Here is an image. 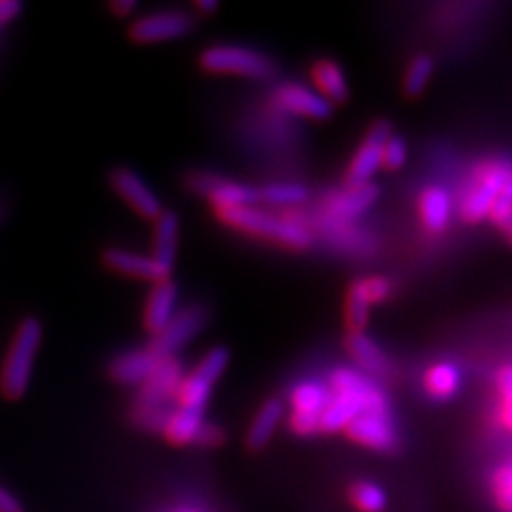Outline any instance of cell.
<instances>
[{
    "label": "cell",
    "instance_id": "74e56055",
    "mask_svg": "<svg viewBox=\"0 0 512 512\" xmlns=\"http://www.w3.org/2000/svg\"><path fill=\"white\" fill-rule=\"evenodd\" d=\"M111 9H114V13H118L120 18H126L128 13H133L137 9V3L135 0H120V3L111 5Z\"/></svg>",
    "mask_w": 512,
    "mask_h": 512
},
{
    "label": "cell",
    "instance_id": "603a6c76",
    "mask_svg": "<svg viewBox=\"0 0 512 512\" xmlns=\"http://www.w3.org/2000/svg\"><path fill=\"white\" fill-rule=\"evenodd\" d=\"M472 180L489 188L498 199L512 201V160H485V163H480L476 167Z\"/></svg>",
    "mask_w": 512,
    "mask_h": 512
},
{
    "label": "cell",
    "instance_id": "d590c367",
    "mask_svg": "<svg viewBox=\"0 0 512 512\" xmlns=\"http://www.w3.org/2000/svg\"><path fill=\"white\" fill-rule=\"evenodd\" d=\"M0 512H24L20 500L3 485H0Z\"/></svg>",
    "mask_w": 512,
    "mask_h": 512
},
{
    "label": "cell",
    "instance_id": "277c9868",
    "mask_svg": "<svg viewBox=\"0 0 512 512\" xmlns=\"http://www.w3.org/2000/svg\"><path fill=\"white\" fill-rule=\"evenodd\" d=\"M201 67L210 73H231L244 77H271L276 62L246 45H212L201 54Z\"/></svg>",
    "mask_w": 512,
    "mask_h": 512
},
{
    "label": "cell",
    "instance_id": "9c48e42d",
    "mask_svg": "<svg viewBox=\"0 0 512 512\" xmlns=\"http://www.w3.org/2000/svg\"><path fill=\"white\" fill-rule=\"evenodd\" d=\"M391 135H393V128L387 120H378L372 124L355 158H352L348 165L346 178H344V184L348 188L370 184L376 169L382 167V150H384V143H387Z\"/></svg>",
    "mask_w": 512,
    "mask_h": 512
},
{
    "label": "cell",
    "instance_id": "d6986e66",
    "mask_svg": "<svg viewBox=\"0 0 512 512\" xmlns=\"http://www.w3.org/2000/svg\"><path fill=\"white\" fill-rule=\"evenodd\" d=\"M180 239V218L175 212H163L154 220V261L169 274L175 265Z\"/></svg>",
    "mask_w": 512,
    "mask_h": 512
},
{
    "label": "cell",
    "instance_id": "d6a6232c",
    "mask_svg": "<svg viewBox=\"0 0 512 512\" xmlns=\"http://www.w3.org/2000/svg\"><path fill=\"white\" fill-rule=\"evenodd\" d=\"M406 158H408L406 141L402 137L391 135L387 143H384V150H382V167L389 171H397L406 165Z\"/></svg>",
    "mask_w": 512,
    "mask_h": 512
},
{
    "label": "cell",
    "instance_id": "30bf717a",
    "mask_svg": "<svg viewBox=\"0 0 512 512\" xmlns=\"http://www.w3.org/2000/svg\"><path fill=\"white\" fill-rule=\"evenodd\" d=\"M195 28V20L186 11H158L139 18L131 26V37L139 43H158L182 39Z\"/></svg>",
    "mask_w": 512,
    "mask_h": 512
},
{
    "label": "cell",
    "instance_id": "3957f363",
    "mask_svg": "<svg viewBox=\"0 0 512 512\" xmlns=\"http://www.w3.org/2000/svg\"><path fill=\"white\" fill-rule=\"evenodd\" d=\"M41 340V320L35 316L24 318L13 335L3 372H0V391L7 399H20L26 393Z\"/></svg>",
    "mask_w": 512,
    "mask_h": 512
},
{
    "label": "cell",
    "instance_id": "d4e9b609",
    "mask_svg": "<svg viewBox=\"0 0 512 512\" xmlns=\"http://www.w3.org/2000/svg\"><path fill=\"white\" fill-rule=\"evenodd\" d=\"M495 201H498V197H495L489 188L470 180L468 186L463 188V195L459 201V216L470 224L485 220L489 218V212Z\"/></svg>",
    "mask_w": 512,
    "mask_h": 512
},
{
    "label": "cell",
    "instance_id": "83f0119b",
    "mask_svg": "<svg viewBox=\"0 0 512 512\" xmlns=\"http://www.w3.org/2000/svg\"><path fill=\"white\" fill-rule=\"evenodd\" d=\"M370 306L359 280L350 286L346 297V323L350 333H363L367 320H370Z\"/></svg>",
    "mask_w": 512,
    "mask_h": 512
},
{
    "label": "cell",
    "instance_id": "5bb4252c",
    "mask_svg": "<svg viewBox=\"0 0 512 512\" xmlns=\"http://www.w3.org/2000/svg\"><path fill=\"white\" fill-rule=\"evenodd\" d=\"M105 263L114 269L120 271V274L133 276L139 280H150V282H163L169 280V271L165 267H160L154 256H143L131 250H122V248H109L103 254Z\"/></svg>",
    "mask_w": 512,
    "mask_h": 512
},
{
    "label": "cell",
    "instance_id": "ab89813d",
    "mask_svg": "<svg viewBox=\"0 0 512 512\" xmlns=\"http://www.w3.org/2000/svg\"><path fill=\"white\" fill-rule=\"evenodd\" d=\"M502 231H504V233H506V237H508V242H510V244H512V218H510V222H508V224H506V227H504V229H502Z\"/></svg>",
    "mask_w": 512,
    "mask_h": 512
},
{
    "label": "cell",
    "instance_id": "e575fe53",
    "mask_svg": "<svg viewBox=\"0 0 512 512\" xmlns=\"http://www.w3.org/2000/svg\"><path fill=\"white\" fill-rule=\"evenodd\" d=\"M222 442H224L222 429L212 423H203V427L199 429V434L195 438V444H201V446H220Z\"/></svg>",
    "mask_w": 512,
    "mask_h": 512
},
{
    "label": "cell",
    "instance_id": "4dcf8cb0",
    "mask_svg": "<svg viewBox=\"0 0 512 512\" xmlns=\"http://www.w3.org/2000/svg\"><path fill=\"white\" fill-rule=\"evenodd\" d=\"M495 384H498L500 393V419L506 429L512 431V365L502 367L495 376Z\"/></svg>",
    "mask_w": 512,
    "mask_h": 512
},
{
    "label": "cell",
    "instance_id": "60d3db41",
    "mask_svg": "<svg viewBox=\"0 0 512 512\" xmlns=\"http://www.w3.org/2000/svg\"><path fill=\"white\" fill-rule=\"evenodd\" d=\"M180 512H197V510H180Z\"/></svg>",
    "mask_w": 512,
    "mask_h": 512
},
{
    "label": "cell",
    "instance_id": "7a4b0ae2",
    "mask_svg": "<svg viewBox=\"0 0 512 512\" xmlns=\"http://www.w3.org/2000/svg\"><path fill=\"white\" fill-rule=\"evenodd\" d=\"M218 214H220V220L224 224H229V227L246 231L250 235L271 239V242H276L284 248L306 250L312 246V235L306 227H303V224L291 218L274 216L265 210H259V207L254 205L233 207V210H224Z\"/></svg>",
    "mask_w": 512,
    "mask_h": 512
},
{
    "label": "cell",
    "instance_id": "6da1fadb",
    "mask_svg": "<svg viewBox=\"0 0 512 512\" xmlns=\"http://www.w3.org/2000/svg\"><path fill=\"white\" fill-rule=\"evenodd\" d=\"M331 397L320 414V431L346 429L357 416L372 412L391 416L389 397L378 387L376 380L352 367H338L329 378Z\"/></svg>",
    "mask_w": 512,
    "mask_h": 512
},
{
    "label": "cell",
    "instance_id": "52a82bcc",
    "mask_svg": "<svg viewBox=\"0 0 512 512\" xmlns=\"http://www.w3.org/2000/svg\"><path fill=\"white\" fill-rule=\"evenodd\" d=\"M192 192L210 199L218 212L233 210V207H250L259 201V190L239 184L227 178H218L214 173H192L188 178Z\"/></svg>",
    "mask_w": 512,
    "mask_h": 512
},
{
    "label": "cell",
    "instance_id": "836d02e7",
    "mask_svg": "<svg viewBox=\"0 0 512 512\" xmlns=\"http://www.w3.org/2000/svg\"><path fill=\"white\" fill-rule=\"evenodd\" d=\"M363 293L370 303H380L391 295V282L382 276H372V278H363L359 280Z\"/></svg>",
    "mask_w": 512,
    "mask_h": 512
},
{
    "label": "cell",
    "instance_id": "f1b7e54d",
    "mask_svg": "<svg viewBox=\"0 0 512 512\" xmlns=\"http://www.w3.org/2000/svg\"><path fill=\"white\" fill-rule=\"evenodd\" d=\"M308 199V188L301 184H269L259 190V201L267 205H299Z\"/></svg>",
    "mask_w": 512,
    "mask_h": 512
},
{
    "label": "cell",
    "instance_id": "ba28073f",
    "mask_svg": "<svg viewBox=\"0 0 512 512\" xmlns=\"http://www.w3.org/2000/svg\"><path fill=\"white\" fill-rule=\"evenodd\" d=\"M331 389L323 382H301L293 389L291 427L299 436H314L320 431V414L327 408Z\"/></svg>",
    "mask_w": 512,
    "mask_h": 512
},
{
    "label": "cell",
    "instance_id": "cb8c5ba5",
    "mask_svg": "<svg viewBox=\"0 0 512 512\" xmlns=\"http://www.w3.org/2000/svg\"><path fill=\"white\" fill-rule=\"evenodd\" d=\"M425 391L431 399L436 402H446L457 395V391L461 389V372L455 363H436L431 365L427 374H425Z\"/></svg>",
    "mask_w": 512,
    "mask_h": 512
},
{
    "label": "cell",
    "instance_id": "4fadbf2b",
    "mask_svg": "<svg viewBox=\"0 0 512 512\" xmlns=\"http://www.w3.org/2000/svg\"><path fill=\"white\" fill-rule=\"evenodd\" d=\"M276 101L286 111H293L297 116L325 120L333 114V105L323 94L312 88H303L299 84H284L276 90Z\"/></svg>",
    "mask_w": 512,
    "mask_h": 512
},
{
    "label": "cell",
    "instance_id": "ffe728a7",
    "mask_svg": "<svg viewBox=\"0 0 512 512\" xmlns=\"http://www.w3.org/2000/svg\"><path fill=\"white\" fill-rule=\"evenodd\" d=\"M421 220L431 233H442L453 214V199L440 186H427L419 197Z\"/></svg>",
    "mask_w": 512,
    "mask_h": 512
},
{
    "label": "cell",
    "instance_id": "5b68a950",
    "mask_svg": "<svg viewBox=\"0 0 512 512\" xmlns=\"http://www.w3.org/2000/svg\"><path fill=\"white\" fill-rule=\"evenodd\" d=\"M229 359L231 355L224 346H216L207 352L203 361L190 372V376L182 380V387L178 391L180 406L192 410H205L214 384L224 374V370H227Z\"/></svg>",
    "mask_w": 512,
    "mask_h": 512
},
{
    "label": "cell",
    "instance_id": "ac0fdd59",
    "mask_svg": "<svg viewBox=\"0 0 512 512\" xmlns=\"http://www.w3.org/2000/svg\"><path fill=\"white\" fill-rule=\"evenodd\" d=\"M378 199V188L376 184H363V186H355L346 190H338L331 192L327 197V210L342 220H350L361 216L367 207H370L374 201Z\"/></svg>",
    "mask_w": 512,
    "mask_h": 512
},
{
    "label": "cell",
    "instance_id": "7402d4cb",
    "mask_svg": "<svg viewBox=\"0 0 512 512\" xmlns=\"http://www.w3.org/2000/svg\"><path fill=\"white\" fill-rule=\"evenodd\" d=\"M312 79H314L318 92L323 94L331 105L348 101V94H350L348 82H346L344 69L338 62L318 60L312 69Z\"/></svg>",
    "mask_w": 512,
    "mask_h": 512
},
{
    "label": "cell",
    "instance_id": "1f68e13d",
    "mask_svg": "<svg viewBox=\"0 0 512 512\" xmlns=\"http://www.w3.org/2000/svg\"><path fill=\"white\" fill-rule=\"evenodd\" d=\"M493 493L495 502L504 510L512 512V463L502 466L493 476Z\"/></svg>",
    "mask_w": 512,
    "mask_h": 512
},
{
    "label": "cell",
    "instance_id": "8d00e7d4",
    "mask_svg": "<svg viewBox=\"0 0 512 512\" xmlns=\"http://www.w3.org/2000/svg\"><path fill=\"white\" fill-rule=\"evenodd\" d=\"M20 11H22V5L18 0H0V24L13 20Z\"/></svg>",
    "mask_w": 512,
    "mask_h": 512
},
{
    "label": "cell",
    "instance_id": "4316f807",
    "mask_svg": "<svg viewBox=\"0 0 512 512\" xmlns=\"http://www.w3.org/2000/svg\"><path fill=\"white\" fill-rule=\"evenodd\" d=\"M431 75H434V60H431L427 54L414 56L408 64L406 75H404L406 96H410V99L421 96L431 82Z\"/></svg>",
    "mask_w": 512,
    "mask_h": 512
},
{
    "label": "cell",
    "instance_id": "9a60e30c",
    "mask_svg": "<svg viewBox=\"0 0 512 512\" xmlns=\"http://www.w3.org/2000/svg\"><path fill=\"white\" fill-rule=\"evenodd\" d=\"M163 361L156 357L150 348L131 350L124 352L118 359H114L109 367V376L118 384H126V387H133V384H143L154 372L158 363Z\"/></svg>",
    "mask_w": 512,
    "mask_h": 512
},
{
    "label": "cell",
    "instance_id": "f35d334b",
    "mask_svg": "<svg viewBox=\"0 0 512 512\" xmlns=\"http://www.w3.org/2000/svg\"><path fill=\"white\" fill-rule=\"evenodd\" d=\"M197 9L201 13H214V11H218V3L216 0H201V3H197Z\"/></svg>",
    "mask_w": 512,
    "mask_h": 512
},
{
    "label": "cell",
    "instance_id": "8992f818",
    "mask_svg": "<svg viewBox=\"0 0 512 512\" xmlns=\"http://www.w3.org/2000/svg\"><path fill=\"white\" fill-rule=\"evenodd\" d=\"M207 323V310L201 303H190V306L178 310L171 318V323L163 329L154 333L152 344L148 346L156 357L160 359H171L175 352L186 346L195 335L205 327Z\"/></svg>",
    "mask_w": 512,
    "mask_h": 512
},
{
    "label": "cell",
    "instance_id": "2e32d148",
    "mask_svg": "<svg viewBox=\"0 0 512 512\" xmlns=\"http://www.w3.org/2000/svg\"><path fill=\"white\" fill-rule=\"evenodd\" d=\"M348 355L355 359L370 378H387L391 374V361L384 350L365 333H348L346 338Z\"/></svg>",
    "mask_w": 512,
    "mask_h": 512
},
{
    "label": "cell",
    "instance_id": "e0dca14e",
    "mask_svg": "<svg viewBox=\"0 0 512 512\" xmlns=\"http://www.w3.org/2000/svg\"><path fill=\"white\" fill-rule=\"evenodd\" d=\"M178 314V286L171 280L156 282L146 301V327L154 333L163 331Z\"/></svg>",
    "mask_w": 512,
    "mask_h": 512
},
{
    "label": "cell",
    "instance_id": "8fae6325",
    "mask_svg": "<svg viewBox=\"0 0 512 512\" xmlns=\"http://www.w3.org/2000/svg\"><path fill=\"white\" fill-rule=\"evenodd\" d=\"M111 186L118 192V195L133 207L137 214L148 220H156L160 214H163V205H160V199L156 197V192L143 182L139 173L128 167H116L111 171Z\"/></svg>",
    "mask_w": 512,
    "mask_h": 512
},
{
    "label": "cell",
    "instance_id": "44dd1931",
    "mask_svg": "<svg viewBox=\"0 0 512 512\" xmlns=\"http://www.w3.org/2000/svg\"><path fill=\"white\" fill-rule=\"evenodd\" d=\"M284 404L282 399H267V402L259 408L256 416L250 423L246 442L252 448V451H263V448L269 444V440L274 438L278 425L284 419Z\"/></svg>",
    "mask_w": 512,
    "mask_h": 512
},
{
    "label": "cell",
    "instance_id": "7c38bea8",
    "mask_svg": "<svg viewBox=\"0 0 512 512\" xmlns=\"http://www.w3.org/2000/svg\"><path fill=\"white\" fill-rule=\"evenodd\" d=\"M346 434L350 436V440L380 453H391L399 446V436L391 423V416L384 414L365 412L357 416V419L346 427Z\"/></svg>",
    "mask_w": 512,
    "mask_h": 512
},
{
    "label": "cell",
    "instance_id": "484cf974",
    "mask_svg": "<svg viewBox=\"0 0 512 512\" xmlns=\"http://www.w3.org/2000/svg\"><path fill=\"white\" fill-rule=\"evenodd\" d=\"M203 412L205 410H192V408H182L180 406L178 410L173 412V416H171L167 427H165L167 440H171L173 444L195 442L199 429L205 423Z\"/></svg>",
    "mask_w": 512,
    "mask_h": 512
},
{
    "label": "cell",
    "instance_id": "f546056e",
    "mask_svg": "<svg viewBox=\"0 0 512 512\" xmlns=\"http://www.w3.org/2000/svg\"><path fill=\"white\" fill-rule=\"evenodd\" d=\"M350 500L361 512H382L387 508V493L374 483H355L350 487Z\"/></svg>",
    "mask_w": 512,
    "mask_h": 512
}]
</instances>
